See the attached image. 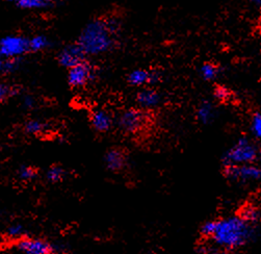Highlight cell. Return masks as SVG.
<instances>
[{"label": "cell", "mask_w": 261, "mask_h": 254, "mask_svg": "<svg viewBox=\"0 0 261 254\" xmlns=\"http://www.w3.org/2000/svg\"><path fill=\"white\" fill-rule=\"evenodd\" d=\"M92 125L99 133H106L110 131L113 126V117L110 113L103 110L95 111L91 117Z\"/></svg>", "instance_id": "obj_13"}, {"label": "cell", "mask_w": 261, "mask_h": 254, "mask_svg": "<svg viewBox=\"0 0 261 254\" xmlns=\"http://www.w3.org/2000/svg\"><path fill=\"white\" fill-rule=\"evenodd\" d=\"M163 75L159 70H148V69H136L130 72L127 76V82L133 87H144L154 86L161 83Z\"/></svg>", "instance_id": "obj_7"}, {"label": "cell", "mask_w": 261, "mask_h": 254, "mask_svg": "<svg viewBox=\"0 0 261 254\" xmlns=\"http://www.w3.org/2000/svg\"><path fill=\"white\" fill-rule=\"evenodd\" d=\"M16 6L21 9L41 10L50 7L51 3L46 2V0H21V2L16 3Z\"/></svg>", "instance_id": "obj_16"}, {"label": "cell", "mask_w": 261, "mask_h": 254, "mask_svg": "<svg viewBox=\"0 0 261 254\" xmlns=\"http://www.w3.org/2000/svg\"><path fill=\"white\" fill-rule=\"evenodd\" d=\"M63 176H64V170L58 166L50 168L47 172V179L50 182H54V183L61 181Z\"/></svg>", "instance_id": "obj_23"}, {"label": "cell", "mask_w": 261, "mask_h": 254, "mask_svg": "<svg viewBox=\"0 0 261 254\" xmlns=\"http://www.w3.org/2000/svg\"><path fill=\"white\" fill-rule=\"evenodd\" d=\"M260 157L259 146L247 137L240 138L222 158L223 167L254 165Z\"/></svg>", "instance_id": "obj_3"}, {"label": "cell", "mask_w": 261, "mask_h": 254, "mask_svg": "<svg viewBox=\"0 0 261 254\" xmlns=\"http://www.w3.org/2000/svg\"><path fill=\"white\" fill-rule=\"evenodd\" d=\"M49 42L44 36H37L34 37L33 39L29 40V47L30 50H33V52H39V50H42L48 46Z\"/></svg>", "instance_id": "obj_19"}, {"label": "cell", "mask_w": 261, "mask_h": 254, "mask_svg": "<svg viewBox=\"0 0 261 254\" xmlns=\"http://www.w3.org/2000/svg\"><path fill=\"white\" fill-rule=\"evenodd\" d=\"M220 74H221L220 67L214 63L207 62L200 67V76L206 82L216 81L219 78Z\"/></svg>", "instance_id": "obj_15"}, {"label": "cell", "mask_w": 261, "mask_h": 254, "mask_svg": "<svg viewBox=\"0 0 261 254\" xmlns=\"http://www.w3.org/2000/svg\"><path fill=\"white\" fill-rule=\"evenodd\" d=\"M196 118L199 123L207 125L216 119V109L210 101H202L196 111Z\"/></svg>", "instance_id": "obj_14"}, {"label": "cell", "mask_w": 261, "mask_h": 254, "mask_svg": "<svg viewBox=\"0 0 261 254\" xmlns=\"http://www.w3.org/2000/svg\"><path fill=\"white\" fill-rule=\"evenodd\" d=\"M119 24L116 19H96L83 31L77 45L85 56H98L109 52L115 44Z\"/></svg>", "instance_id": "obj_1"}, {"label": "cell", "mask_w": 261, "mask_h": 254, "mask_svg": "<svg viewBox=\"0 0 261 254\" xmlns=\"http://www.w3.org/2000/svg\"><path fill=\"white\" fill-rule=\"evenodd\" d=\"M251 132L252 135L261 141V112L256 113L251 120Z\"/></svg>", "instance_id": "obj_21"}, {"label": "cell", "mask_w": 261, "mask_h": 254, "mask_svg": "<svg viewBox=\"0 0 261 254\" xmlns=\"http://www.w3.org/2000/svg\"><path fill=\"white\" fill-rule=\"evenodd\" d=\"M47 125L39 120H31L25 124V130L29 134L39 135L46 131Z\"/></svg>", "instance_id": "obj_17"}, {"label": "cell", "mask_w": 261, "mask_h": 254, "mask_svg": "<svg viewBox=\"0 0 261 254\" xmlns=\"http://www.w3.org/2000/svg\"><path fill=\"white\" fill-rule=\"evenodd\" d=\"M254 235L252 224L241 216L217 220L216 230L211 239L224 249H237L246 245Z\"/></svg>", "instance_id": "obj_2"}, {"label": "cell", "mask_w": 261, "mask_h": 254, "mask_svg": "<svg viewBox=\"0 0 261 254\" xmlns=\"http://www.w3.org/2000/svg\"><path fill=\"white\" fill-rule=\"evenodd\" d=\"M94 75V68L90 64L83 62L70 69L68 80L71 86L80 88L86 86L90 81H92Z\"/></svg>", "instance_id": "obj_8"}, {"label": "cell", "mask_w": 261, "mask_h": 254, "mask_svg": "<svg viewBox=\"0 0 261 254\" xmlns=\"http://www.w3.org/2000/svg\"><path fill=\"white\" fill-rule=\"evenodd\" d=\"M257 8H259V9H261V2H255V3H253Z\"/></svg>", "instance_id": "obj_29"}, {"label": "cell", "mask_w": 261, "mask_h": 254, "mask_svg": "<svg viewBox=\"0 0 261 254\" xmlns=\"http://www.w3.org/2000/svg\"><path fill=\"white\" fill-rule=\"evenodd\" d=\"M214 97L219 103H227L232 98V92L225 86H217L214 90Z\"/></svg>", "instance_id": "obj_18"}, {"label": "cell", "mask_w": 261, "mask_h": 254, "mask_svg": "<svg viewBox=\"0 0 261 254\" xmlns=\"http://www.w3.org/2000/svg\"><path fill=\"white\" fill-rule=\"evenodd\" d=\"M217 225V220H210L205 222L201 227V234L206 238H212Z\"/></svg>", "instance_id": "obj_22"}, {"label": "cell", "mask_w": 261, "mask_h": 254, "mask_svg": "<svg viewBox=\"0 0 261 254\" xmlns=\"http://www.w3.org/2000/svg\"><path fill=\"white\" fill-rule=\"evenodd\" d=\"M241 217L250 224H253L261 219V212L256 208H248L244 210Z\"/></svg>", "instance_id": "obj_20"}, {"label": "cell", "mask_w": 261, "mask_h": 254, "mask_svg": "<svg viewBox=\"0 0 261 254\" xmlns=\"http://www.w3.org/2000/svg\"><path fill=\"white\" fill-rule=\"evenodd\" d=\"M137 104L140 109L144 111H149L151 109L158 108L163 101L162 95L159 91L153 88H144L138 92L136 96Z\"/></svg>", "instance_id": "obj_10"}, {"label": "cell", "mask_w": 261, "mask_h": 254, "mask_svg": "<svg viewBox=\"0 0 261 254\" xmlns=\"http://www.w3.org/2000/svg\"><path fill=\"white\" fill-rule=\"evenodd\" d=\"M25 106L28 108H32L34 106V100L32 98H26L25 99Z\"/></svg>", "instance_id": "obj_28"}, {"label": "cell", "mask_w": 261, "mask_h": 254, "mask_svg": "<svg viewBox=\"0 0 261 254\" xmlns=\"http://www.w3.org/2000/svg\"><path fill=\"white\" fill-rule=\"evenodd\" d=\"M16 64L13 60H5L0 58V72H10L15 68Z\"/></svg>", "instance_id": "obj_26"}, {"label": "cell", "mask_w": 261, "mask_h": 254, "mask_svg": "<svg viewBox=\"0 0 261 254\" xmlns=\"http://www.w3.org/2000/svg\"><path fill=\"white\" fill-rule=\"evenodd\" d=\"M85 54L77 44L66 47L59 56L60 64L67 68H73L76 65L84 62Z\"/></svg>", "instance_id": "obj_11"}, {"label": "cell", "mask_w": 261, "mask_h": 254, "mask_svg": "<svg viewBox=\"0 0 261 254\" xmlns=\"http://www.w3.org/2000/svg\"><path fill=\"white\" fill-rule=\"evenodd\" d=\"M23 233H24V230L23 227L19 224H15V225H12L9 227L8 230V236L12 239H21V237L23 236Z\"/></svg>", "instance_id": "obj_24"}, {"label": "cell", "mask_w": 261, "mask_h": 254, "mask_svg": "<svg viewBox=\"0 0 261 254\" xmlns=\"http://www.w3.org/2000/svg\"><path fill=\"white\" fill-rule=\"evenodd\" d=\"M29 50V40L20 36H10L0 41V58L5 60L18 58Z\"/></svg>", "instance_id": "obj_6"}, {"label": "cell", "mask_w": 261, "mask_h": 254, "mask_svg": "<svg viewBox=\"0 0 261 254\" xmlns=\"http://www.w3.org/2000/svg\"><path fill=\"white\" fill-rule=\"evenodd\" d=\"M214 254H228V253H226V252H222V251H219V252H215Z\"/></svg>", "instance_id": "obj_30"}, {"label": "cell", "mask_w": 261, "mask_h": 254, "mask_svg": "<svg viewBox=\"0 0 261 254\" xmlns=\"http://www.w3.org/2000/svg\"><path fill=\"white\" fill-rule=\"evenodd\" d=\"M104 162L109 170L113 172H119L123 170L127 165V158L125 152L121 149H111L104 157Z\"/></svg>", "instance_id": "obj_12"}, {"label": "cell", "mask_w": 261, "mask_h": 254, "mask_svg": "<svg viewBox=\"0 0 261 254\" xmlns=\"http://www.w3.org/2000/svg\"><path fill=\"white\" fill-rule=\"evenodd\" d=\"M224 175L231 182L251 183L261 181V167L254 165L224 167Z\"/></svg>", "instance_id": "obj_5"}, {"label": "cell", "mask_w": 261, "mask_h": 254, "mask_svg": "<svg viewBox=\"0 0 261 254\" xmlns=\"http://www.w3.org/2000/svg\"><path fill=\"white\" fill-rule=\"evenodd\" d=\"M16 249L22 254H52L54 252V249L47 242L31 238H21L18 240Z\"/></svg>", "instance_id": "obj_9"}, {"label": "cell", "mask_w": 261, "mask_h": 254, "mask_svg": "<svg viewBox=\"0 0 261 254\" xmlns=\"http://www.w3.org/2000/svg\"><path fill=\"white\" fill-rule=\"evenodd\" d=\"M19 176L23 181H31L36 176V171L30 167H23L20 169Z\"/></svg>", "instance_id": "obj_25"}, {"label": "cell", "mask_w": 261, "mask_h": 254, "mask_svg": "<svg viewBox=\"0 0 261 254\" xmlns=\"http://www.w3.org/2000/svg\"><path fill=\"white\" fill-rule=\"evenodd\" d=\"M8 95H9V89L5 85L0 84V101H3L5 98H7Z\"/></svg>", "instance_id": "obj_27"}, {"label": "cell", "mask_w": 261, "mask_h": 254, "mask_svg": "<svg viewBox=\"0 0 261 254\" xmlns=\"http://www.w3.org/2000/svg\"><path fill=\"white\" fill-rule=\"evenodd\" d=\"M118 124L124 133L137 135L150 125V115L142 109H128L119 117Z\"/></svg>", "instance_id": "obj_4"}]
</instances>
